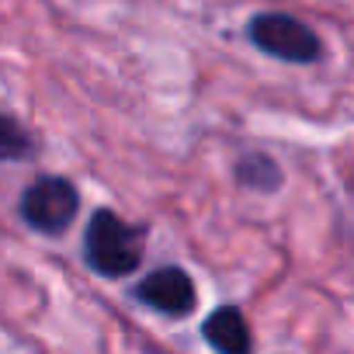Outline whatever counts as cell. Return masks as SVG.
I'll return each mask as SVG.
<instances>
[{"instance_id": "obj_3", "label": "cell", "mask_w": 354, "mask_h": 354, "mask_svg": "<svg viewBox=\"0 0 354 354\" xmlns=\"http://www.w3.org/2000/svg\"><path fill=\"white\" fill-rule=\"evenodd\" d=\"M18 212L39 233H63V230L73 226V219L80 212V192L66 181V177L46 174V177H35L25 188Z\"/></svg>"}, {"instance_id": "obj_2", "label": "cell", "mask_w": 354, "mask_h": 354, "mask_svg": "<svg viewBox=\"0 0 354 354\" xmlns=\"http://www.w3.org/2000/svg\"><path fill=\"white\" fill-rule=\"evenodd\" d=\"M247 39L264 53V56H274L281 63H319L323 59V39L306 25L299 21L295 15H285V11H261L250 18L247 25Z\"/></svg>"}, {"instance_id": "obj_7", "label": "cell", "mask_w": 354, "mask_h": 354, "mask_svg": "<svg viewBox=\"0 0 354 354\" xmlns=\"http://www.w3.org/2000/svg\"><path fill=\"white\" fill-rule=\"evenodd\" d=\"M32 153V136L8 115H0V160H25Z\"/></svg>"}, {"instance_id": "obj_5", "label": "cell", "mask_w": 354, "mask_h": 354, "mask_svg": "<svg viewBox=\"0 0 354 354\" xmlns=\"http://www.w3.org/2000/svg\"><path fill=\"white\" fill-rule=\"evenodd\" d=\"M202 337L209 347H216L223 354H247L254 347L250 326L236 306H219L216 313H209L202 323Z\"/></svg>"}, {"instance_id": "obj_1", "label": "cell", "mask_w": 354, "mask_h": 354, "mask_svg": "<svg viewBox=\"0 0 354 354\" xmlns=\"http://www.w3.org/2000/svg\"><path fill=\"white\" fill-rule=\"evenodd\" d=\"M84 257L104 278H125L142 264V233L111 209H97L84 233Z\"/></svg>"}, {"instance_id": "obj_4", "label": "cell", "mask_w": 354, "mask_h": 354, "mask_svg": "<svg viewBox=\"0 0 354 354\" xmlns=\"http://www.w3.org/2000/svg\"><path fill=\"white\" fill-rule=\"evenodd\" d=\"M132 299L142 302L153 313H163V316H188L195 309V302H198V292H195V281L181 268L170 264V268L149 271L132 288Z\"/></svg>"}, {"instance_id": "obj_6", "label": "cell", "mask_w": 354, "mask_h": 354, "mask_svg": "<svg viewBox=\"0 0 354 354\" xmlns=\"http://www.w3.org/2000/svg\"><path fill=\"white\" fill-rule=\"evenodd\" d=\"M236 181H240L243 188H250V192L271 195V192L281 188L285 174H281V167H278L268 153H247V156H240V163H236Z\"/></svg>"}]
</instances>
